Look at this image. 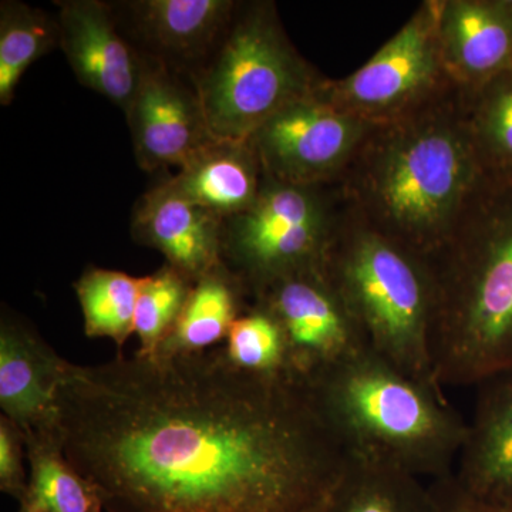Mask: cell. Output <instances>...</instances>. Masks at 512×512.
<instances>
[{"label": "cell", "instance_id": "6da1fadb", "mask_svg": "<svg viewBox=\"0 0 512 512\" xmlns=\"http://www.w3.org/2000/svg\"><path fill=\"white\" fill-rule=\"evenodd\" d=\"M56 412L107 512H313L348 464L305 387L247 375L220 348L69 362Z\"/></svg>", "mask_w": 512, "mask_h": 512}, {"label": "cell", "instance_id": "7a4b0ae2", "mask_svg": "<svg viewBox=\"0 0 512 512\" xmlns=\"http://www.w3.org/2000/svg\"><path fill=\"white\" fill-rule=\"evenodd\" d=\"M483 171L454 83L375 124L335 187L350 217L424 258L446 239Z\"/></svg>", "mask_w": 512, "mask_h": 512}, {"label": "cell", "instance_id": "3957f363", "mask_svg": "<svg viewBox=\"0 0 512 512\" xmlns=\"http://www.w3.org/2000/svg\"><path fill=\"white\" fill-rule=\"evenodd\" d=\"M423 259L441 389L512 370V171L484 170L446 239Z\"/></svg>", "mask_w": 512, "mask_h": 512}, {"label": "cell", "instance_id": "277c9868", "mask_svg": "<svg viewBox=\"0 0 512 512\" xmlns=\"http://www.w3.org/2000/svg\"><path fill=\"white\" fill-rule=\"evenodd\" d=\"M350 458L420 478L453 473L467 421L434 389L365 350L305 386Z\"/></svg>", "mask_w": 512, "mask_h": 512}, {"label": "cell", "instance_id": "5b68a950", "mask_svg": "<svg viewBox=\"0 0 512 512\" xmlns=\"http://www.w3.org/2000/svg\"><path fill=\"white\" fill-rule=\"evenodd\" d=\"M367 348L420 383L434 377L433 289L426 262L340 211L323 264Z\"/></svg>", "mask_w": 512, "mask_h": 512}, {"label": "cell", "instance_id": "8992f818", "mask_svg": "<svg viewBox=\"0 0 512 512\" xmlns=\"http://www.w3.org/2000/svg\"><path fill=\"white\" fill-rule=\"evenodd\" d=\"M190 79L212 137L248 141L325 77L293 47L274 3L252 2L239 3L221 42Z\"/></svg>", "mask_w": 512, "mask_h": 512}, {"label": "cell", "instance_id": "52a82bcc", "mask_svg": "<svg viewBox=\"0 0 512 512\" xmlns=\"http://www.w3.org/2000/svg\"><path fill=\"white\" fill-rule=\"evenodd\" d=\"M335 185H295L265 177L247 211L225 221L222 264L255 298L286 276L320 268L340 218Z\"/></svg>", "mask_w": 512, "mask_h": 512}, {"label": "cell", "instance_id": "ba28073f", "mask_svg": "<svg viewBox=\"0 0 512 512\" xmlns=\"http://www.w3.org/2000/svg\"><path fill=\"white\" fill-rule=\"evenodd\" d=\"M439 0L423 6L357 72L323 79L316 96L372 124L409 113L453 86L441 59Z\"/></svg>", "mask_w": 512, "mask_h": 512}, {"label": "cell", "instance_id": "9c48e42d", "mask_svg": "<svg viewBox=\"0 0 512 512\" xmlns=\"http://www.w3.org/2000/svg\"><path fill=\"white\" fill-rule=\"evenodd\" d=\"M373 126L313 92L279 110L248 143L265 177L295 185H335Z\"/></svg>", "mask_w": 512, "mask_h": 512}, {"label": "cell", "instance_id": "30bf717a", "mask_svg": "<svg viewBox=\"0 0 512 512\" xmlns=\"http://www.w3.org/2000/svg\"><path fill=\"white\" fill-rule=\"evenodd\" d=\"M252 302L268 309L281 326L293 379L303 387L369 349L323 266L279 279Z\"/></svg>", "mask_w": 512, "mask_h": 512}, {"label": "cell", "instance_id": "8fae6325", "mask_svg": "<svg viewBox=\"0 0 512 512\" xmlns=\"http://www.w3.org/2000/svg\"><path fill=\"white\" fill-rule=\"evenodd\" d=\"M126 117L137 163L146 171L184 167L215 140L194 84L148 56Z\"/></svg>", "mask_w": 512, "mask_h": 512}, {"label": "cell", "instance_id": "7c38bea8", "mask_svg": "<svg viewBox=\"0 0 512 512\" xmlns=\"http://www.w3.org/2000/svg\"><path fill=\"white\" fill-rule=\"evenodd\" d=\"M60 49L74 76L127 113L143 77L146 56L121 36L113 6L100 0L56 2Z\"/></svg>", "mask_w": 512, "mask_h": 512}, {"label": "cell", "instance_id": "4fadbf2b", "mask_svg": "<svg viewBox=\"0 0 512 512\" xmlns=\"http://www.w3.org/2000/svg\"><path fill=\"white\" fill-rule=\"evenodd\" d=\"M69 360L15 313L0 320V409L26 436L57 429L56 394Z\"/></svg>", "mask_w": 512, "mask_h": 512}, {"label": "cell", "instance_id": "5bb4252c", "mask_svg": "<svg viewBox=\"0 0 512 512\" xmlns=\"http://www.w3.org/2000/svg\"><path fill=\"white\" fill-rule=\"evenodd\" d=\"M224 227L222 218L192 204L167 180L137 202L131 234L194 282L222 264Z\"/></svg>", "mask_w": 512, "mask_h": 512}, {"label": "cell", "instance_id": "9a60e30c", "mask_svg": "<svg viewBox=\"0 0 512 512\" xmlns=\"http://www.w3.org/2000/svg\"><path fill=\"white\" fill-rule=\"evenodd\" d=\"M476 387V406L453 474L477 500L512 510V370Z\"/></svg>", "mask_w": 512, "mask_h": 512}, {"label": "cell", "instance_id": "2e32d148", "mask_svg": "<svg viewBox=\"0 0 512 512\" xmlns=\"http://www.w3.org/2000/svg\"><path fill=\"white\" fill-rule=\"evenodd\" d=\"M437 29L444 69L458 86L512 69V0H439Z\"/></svg>", "mask_w": 512, "mask_h": 512}, {"label": "cell", "instance_id": "e0dca14e", "mask_svg": "<svg viewBox=\"0 0 512 512\" xmlns=\"http://www.w3.org/2000/svg\"><path fill=\"white\" fill-rule=\"evenodd\" d=\"M232 0H138L127 2L148 57L192 76L207 62L234 19Z\"/></svg>", "mask_w": 512, "mask_h": 512}, {"label": "cell", "instance_id": "ac0fdd59", "mask_svg": "<svg viewBox=\"0 0 512 512\" xmlns=\"http://www.w3.org/2000/svg\"><path fill=\"white\" fill-rule=\"evenodd\" d=\"M264 178L248 141L214 140L168 183L192 204L227 221L254 204Z\"/></svg>", "mask_w": 512, "mask_h": 512}, {"label": "cell", "instance_id": "d6986e66", "mask_svg": "<svg viewBox=\"0 0 512 512\" xmlns=\"http://www.w3.org/2000/svg\"><path fill=\"white\" fill-rule=\"evenodd\" d=\"M249 305L251 298L242 282L227 266L218 265L192 282L180 318L156 356H194L220 348Z\"/></svg>", "mask_w": 512, "mask_h": 512}, {"label": "cell", "instance_id": "ffe728a7", "mask_svg": "<svg viewBox=\"0 0 512 512\" xmlns=\"http://www.w3.org/2000/svg\"><path fill=\"white\" fill-rule=\"evenodd\" d=\"M28 491L19 512H103L100 491L64 456L57 429L26 436Z\"/></svg>", "mask_w": 512, "mask_h": 512}, {"label": "cell", "instance_id": "44dd1931", "mask_svg": "<svg viewBox=\"0 0 512 512\" xmlns=\"http://www.w3.org/2000/svg\"><path fill=\"white\" fill-rule=\"evenodd\" d=\"M313 512H431V497L412 474L348 457L342 477Z\"/></svg>", "mask_w": 512, "mask_h": 512}, {"label": "cell", "instance_id": "7402d4cb", "mask_svg": "<svg viewBox=\"0 0 512 512\" xmlns=\"http://www.w3.org/2000/svg\"><path fill=\"white\" fill-rule=\"evenodd\" d=\"M57 18L39 8L3 0L0 3V103L9 106L20 80L40 57L60 47Z\"/></svg>", "mask_w": 512, "mask_h": 512}, {"label": "cell", "instance_id": "603a6c76", "mask_svg": "<svg viewBox=\"0 0 512 512\" xmlns=\"http://www.w3.org/2000/svg\"><path fill=\"white\" fill-rule=\"evenodd\" d=\"M143 278L113 269L90 268L74 284L89 338H109L117 348L134 333L138 293Z\"/></svg>", "mask_w": 512, "mask_h": 512}, {"label": "cell", "instance_id": "cb8c5ba5", "mask_svg": "<svg viewBox=\"0 0 512 512\" xmlns=\"http://www.w3.org/2000/svg\"><path fill=\"white\" fill-rule=\"evenodd\" d=\"M220 349L229 365L247 375L295 382L284 332L259 303L251 302L235 320Z\"/></svg>", "mask_w": 512, "mask_h": 512}, {"label": "cell", "instance_id": "d4e9b609", "mask_svg": "<svg viewBox=\"0 0 512 512\" xmlns=\"http://www.w3.org/2000/svg\"><path fill=\"white\" fill-rule=\"evenodd\" d=\"M461 89L484 170L512 171V69Z\"/></svg>", "mask_w": 512, "mask_h": 512}, {"label": "cell", "instance_id": "484cf974", "mask_svg": "<svg viewBox=\"0 0 512 512\" xmlns=\"http://www.w3.org/2000/svg\"><path fill=\"white\" fill-rule=\"evenodd\" d=\"M191 285L187 276L167 264L156 274L144 276L134 318V333L140 342L136 355L156 356L180 318Z\"/></svg>", "mask_w": 512, "mask_h": 512}, {"label": "cell", "instance_id": "4316f807", "mask_svg": "<svg viewBox=\"0 0 512 512\" xmlns=\"http://www.w3.org/2000/svg\"><path fill=\"white\" fill-rule=\"evenodd\" d=\"M25 433L8 417H0V490L22 503L28 491Z\"/></svg>", "mask_w": 512, "mask_h": 512}, {"label": "cell", "instance_id": "83f0119b", "mask_svg": "<svg viewBox=\"0 0 512 512\" xmlns=\"http://www.w3.org/2000/svg\"><path fill=\"white\" fill-rule=\"evenodd\" d=\"M429 491L431 512H512L477 500L457 483L453 473L433 480Z\"/></svg>", "mask_w": 512, "mask_h": 512}]
</instances>
